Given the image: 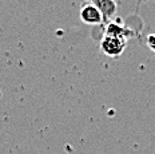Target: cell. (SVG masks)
Here are the masks:
<instances>
[{
	"mask_svg": "<svg viewBox=\"0 0 155 154\" xmlns=\"http://www.w3.org/2000/svg\"><path fill=\"white\" fill-rule=\"evenodd\" d=\"M80 18H82L83 22L88 24H96V23H101L102 22V14L98 8L95 7L94 4H88V5H84L80 11Z\"/></svg>",
	"mask_w": 155,
	"mask_h": 154,
	"instance_id": "2",
	"label": "cell"
},
{
	"mask_svg": "<svg viewBox=\"0 0 155 154\" xmlns=\"http://www.w3.org/2000/svg\"><path fill=\"white\" fill-rule=\"evenodd\" d=\"M94 5L101 11L102 16L112 15L115 12V3L112 0H94Z\"/></svg>",
	"mask_w": 155,
	"mask_h": 154,
	"instance_id": "3",
	"label": "cell"
},
{
	"mask_svg": "<svg viewBox=\"0 0 155 154\" xmlns=\"http://www.w3.org/2000/svg\"><path fill=\"white\" fill-rule=\"evenodd\" d=\"M124 44H126L124 39H119V38H112L106 35L104 39L102 40V50L103 52L110 56H118L123 51Z\"/></svg>",
	"mask_w": 155,
	"mask_h": 154,
	"instance_id": "1",
	"label": "cell"
},
{
	"mask_svg": "<svg viewBox=\"0 0 155 154\" xmlns=\"http://www.w3.org/2000/svg\"><path fill=\"white\" fill-rule=\"evenodd\" d=\"M147 43H148V46H150L151 49L155 51V35H150V36H148Z\"/></svg>",
	"mask_w": 155,
	"mask_h": 154,
	"instance_id": "4",
	"label": "cell"
}]
</instances>
